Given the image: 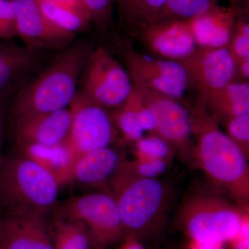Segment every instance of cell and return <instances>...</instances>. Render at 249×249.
Here are the masks:
<instances>
[{
  "instance_id": "obj_1",
  "label": "cell",
  "mask_w": 249,
  "mask_h": 249,
  "mask_svg": "<svg viewBox=\"0 0 249 249\" xmlns=\"http://www.w3.org/2000/svg\"><path fill=\"white\" fill-rule=\"evenodd\" d=\"M191 113L195 144V166L202 170L210 186L242 207L248 208V159L240 147L223 133L209 114L206 98L199 96Z\"/></svg>"
},
{
  "instance_id": "obj_2",
  "label": "cell",
  "mask_w": 249,
  "mask_h": 249,
  "mask_svg": "<svg viewBox=\"0 0 249 249\" xmlns=\"http://www.w3.org/2000/svg\"><path fill=\"white\" fill-rule=\"evenodd\" d=\"M120 212L125 237L142 242L162 235L175 204L168 183L140 176L125 160L107 183Z\"/></svg>"
},
{
  "instance_id": "obj_3",
  "label": "cell",
  "mask_w": 249,
  "mask_h": 249,
  "mask_svg": "<svg viewBox=\"0 0 249 249\" xmlns=\"http://www.w3.org/2000/svg\"><path fill=\"white\" fill-rule=\"evenodd\" d=\"M93 50L85 41L63 49L50 65L19 90L12 111L14 121L66 109L76 96L80 76Z\"/></svg>"
},
{
  "instance_id": "obj_4",
  "label": "cell",
  "mask_w": 249,
  "mask_h": 249,
  "mask_svg": "<svg viewBox=\"0 0 249 249\" xmlns=\"http://www.w3.org/2000/svg\"><path fill=\"white\" fill-rule=\"evenodd\" d=\"M59 186L49 172L14 149L0 157V216L47 219L58 207Z\"/></svg>"
},
{
  "instance_id": "obj_5",
  "label": "cell",
  "mask_w": 249,
  "mask_h": 249,
  "mask_svg": "<svg viewBox=\"0 0 249 249\" xmlns=\"http://www.w3.org/2000/svg\"><path fill=\"white\" fill-rule=\"evenodd\" d=\"M246 210L209 184H196L180 203L177 222L190 240L226 243L235 238L249 221Z\"/></svg>"
},
{
  "instance_id": "obj_6",
  "label": "cell",
  "mask_w": 249,
  "mask_h": 249,
  "mask_svg": "<svg viewBox=\"0 0 249 249\" xmlns=\"http://www.w3.org/2000/svg\"><path fill=\"white\" fill-rule=\"evenodd\" d=\"M56 210L84 224L95 249H107L125 237L119 208L109 192L70 198Z\"/></svg>"
},
{
  "instance_id": "obj_7",
  "label": "cell",
  "mask_w": 249,
  "mask_h": 249,
  "mask_svg": "<svg viewBox=\"0 0 249 249\" xmlns=\"http://www.w3.org/2000/svg\"><path fill=\"white\" fill-rule=\"evenodd\" d=\"M78 91L103 107H119L133 84L127 70L102 46L93 49L83 69Z\"/></svg>"
},
{
  "instance_id": "obj_8",
  "label": "cell",
  "mask_w": 249,
  "mask_h": 249,
  "mask_svg": "<svg viewBox=\"0 0 249 249\" xmlns=\"http://www.w3.org/2000/svg\"><path fill=\"white\" fill-rule=\"evenodd\" d=\"M70 106L71 125L64 143L68 150L71 172L75 163L85 154L109 147L115 139L116 129L106 109L78 91Z\"/></svg>"
},
{
  "instance_id": "obj_9",
  "label": "cell",
  "mask_w": 249,
  "mask_h": 249,
  "mask_svg": "<svg viewBox=\"0 0 249 249\" xmlns=\"http://www.w3.org/2000/svg\"><path fill=\"white\" fill-rule=\"evenodd\" d=\"M137 88L153 116L155 134L168 142L185 163L195 166V144L191 139L190 113L173 98L151 90Z\"/></svg>"
},
{
  "instance_id": "obj_10",
  "label": "cell",
  "mask_w": 249,
  "mask_h": 249,
  "mask_svg": "<svg viewBox=\"0 0 249 249\" xmlns=\"http://www.w3.org/2000/svg\"><path fill=\"white\" fill-rule=\"evenodd\" d=\"M124 57L126 70L134 87L175 100L184 96L191 80L179 62L150 58L130 47L124 49Z\"/></svg>"
},
{
  "instance_id": "obj_11",
  "label": "cell",
  "mask_w": 249,
  "mask_h": 249,
  "mask_svg": "<svg viewBox=\"0 0 249 249\" xmlns=\"http://www.w3.org/2000/svg\"><path fill=\"white\" fill-rule=\"evenodd\" d=\"M16 15L17 36L25 47L41 51L65 49L77 34L54 25L35 0H11Z\"/></svg>"
},
{
  "instance_id": "obj_12",
  "label": "cell",
  "mask_w": 249,
  "mask_h": 249,
  "mask_svg": "<svg viewBox=\"0 0 249 249\" xmlns=\"http://www.w3.org/2000/svg\"><path fill=\"white\" fill-rule=\"evenodd\" d=\"M191 83H194L206 96L232 82L237 75V62L229 47L201 48L180 60Z\"/></svg>"
},
{
  "instance_id": "obj_13",
  "label": "cell",
  "mask_w": 249,
  "mask_h": 249,
  "mask_svg": "<svg viewBox=\"0 0 249 249\" xmlns=\"http://www.w3.org/2000/svg\"><path fill=\"white\" fill-rule=\"evenodd\" d=\"M142 40L154 53L175 61L188 58L196 50L188 19L160 18L142 26Z\"/></svg>"
},
{
  "instance_id": "obj_14",
  "label": "cell",
  "mask_w": 249,
  "mask_h": 249,
  "mask_svg": "<svg viewBox=\"0 0 249 249\" xmlns=\"http://www.w3.org/2000/svg\"><path fill=\"white\" fill-rule=\"evenodd\" d=\"M71 121L70 109L14 120L15 146L21 145L53 146L64 143L70 132Z\"/></svg>"
},
{
  "instance_id": "obj_15",
  "label": "cell",
  "mask_w": 249,
  "mask_h": 249,
  "mask_svg": "<svg viewBox=\"0 0 249 249\" xmlns=\"http://www.w3.org/2000/svg\"><path fill=\"white\" fill-rule=\"evenodd\" d=\"M47 220L34 214L0 216V249H55Z\"/></svg>"
},
{
  "instance_id": "obj_16",
  "label": "cell",
  "mask_w": 249,
  "mask_h": 249,
  "mask_svg": "<svg viewBox=\"0 0 249 249\" xmlns=\"http://www.w3.org/2000/svg\"><path fill=\"white\" fill-rule=\"evenodd\" d=\"M124 161L119 152L109 147L88 152L73 165L69 182L89 186L107 184Z\"/></svg>"
},
{
  "instance_id": "obj_17",
  "label": "cell",
  "mask_w": 249,
  "mask_h": 249,
  "mask_svg": "<svg viewBox=\"0 0 249 249\" xmlns=\"http://www.w3.org/2000/svg\"><path fill=\"white\" fill-rule=\"evenodd\" d=\"M235 18L232 10L217 5L201 16L188 19L196 45L201 48L226 47L231 39Z\"/></svg>"
},
{
  "instance_id": "obj_18",
  "label": "cell",
  "mask_w": 249,
  "mask_h": 249,
  "mask_svg": "<svg viewBox=\"0 0 249 249\" xmlns=\"http://www.w3.org/2000/svg\"><path fill=\"white\" fill-rule=\"evenodd\" d=\"M206 107L214 120L225 125L237 116L249 114L248 82H231L206 96Z\"/></svg>"
},
{
  "instance_id": "obj_19",
  "label": "cell",
  "mask_w": 249,
  "mask_h": 249,
  "mask_svg": "<svg viewBox=\"0 0 249 249\" xmlns=\"http://www.w3.org/2000/svg\"><path fill=\"white\" fill-rule=\"evenodd\" d=\"M15 150L49 172L59 186L68 183L71 175L70 156L65 143L53 146L21 145Z\"/></svg>"
},
{
  "instance_id": "obj_20",
  "label": "cell",
  "mask_w": 249,
  "mask_h": 249,
  "mask_svg": "<svg viewBox=\"0 0 249 249\" xmlns=\"http://www.w3.org/2000/svg\"><path fill=\"white\" fill-rule=\"evenodd\" d=\"M47 223L54 249H89L90 241L88 230L80 221L55 210Z\"/></svg>"
},
{
  "instance_id": "obj_21",
  "label": "cell",
  "mask_w": 249,
  "mask_h": 249,
  "mask_svg": "<svg viewBox=\"0 0 249 249\" xmlns=\"http://www.w3.org/2000/svg\"><path fill=\"white\" fill-rule=\"evenodd\" d=\"M168 0H115L122 20L128 26L145 25L162 18Z\"/></svg>"
},
{
  "instance_id": "obj_22",
  "label": "cell",
  "mask_w": 249,
  "mask_h": 249,
  "mask_svg": "<svg viewBox=\"0 0 249 249\" xmlns=\"http://www.w3.org/2000/svg\"><path fill=\"white\" fill-rule=\"evenodd\" d=\"M36 2L44 16L54 25L63 30L77 34L91 24L85 14L75 10L53 3Z\"/></svg>"
},
{
  "instance_id": "obj_23",
  "label": "cell",
  "mask_w": 249,
  "mask_h": 249,
  "mask_svg": "<svg viewBox=\"0 0 249 249\" xmlns=\"http://www.w3.org/2000/svg\"><path fill=\"white\" fill-rule=\"evenodd\" d=\"M112 120L124 139L128 142H135L143 137L144 131L141 127L136 106L134 85L129 97L114 113Z\"/></svg>"
},
{
  "instance_id": "obj_24",
  "label": "cell",
  "mask_w": 249,
  "mask_h": 249,
  "mask_svg": "<svg viewBox=\"0 0 249 249\" xmlns=\"http://www.w3.org/2000/svg\"><path fill=\"white\" fill-rule=\"evenodd\" d=\"M134 142L137 157L163 160L168 163L173 158V147L157 134L142 137Z\"/></svg>"
},
{
  "instance_id": "obj_25",
  "label": "cell",
  "mask_w": 249,
  "mask_h": 249,
  "mask_svg": "<svg viewBox=\"0 0 249 249\" xmlns=\"http://www.w3.org/2000/svg\"><path fill=\"white\" fill-rule=\"evenodd\" d=\"M227 134L235 142L249 160V114L237 116L225 124Z\"/></svg>"
},
{
  "instance_id": "obj_26",
  "label": "cell",
  "mask_w": 249,
  "mask_h": 249,
  "mask_svg": "<svg viewBox=\"0 0 249 249\" xmlns=\"http://www.w3.org/2000/svg\"><path fill=\"white\" fill-rule=\"evenodd\" d=\"M91 24L102 28L110 20L115 0H80Z\"/></svg>"
},
{
  "instance_id": "obj_27",
  "label": "cell",
  "mask_w": 249,
  "mask_h": 249,
  "mask_svg": "<svg viewBox=\"0 0 249 249\" xmlns=\"http://www.w3.org/2000/svg\"><path fill=\"white\" fill-rule=\"evenodd\" d=\"M131 167L136 173L145 178H157L164 173L169 163L165 160L137 157L136 160L129 162Z\"/></svg>"
},
{
  "instance_id": "obj_28",
  "label": "cell",
  "mask_w": 249,
  "mask_h": 249,
  "mask_svg": "<svg viewBox=\"0 0 249 249\" xmlns=\"http://www.w3.org/2000/svg\"><path fill=\"white\" fill-rule=\"evenodd\" d=\"M17 35L16 15L12 1L0 0V36Z\"/></svg>"
},
{
  "instance_id": "obj_29",
  "label": "cell",
  "mask_w": 249,
  "mask_h": 249,
  "mask_svg": "<svg viewBox=\"0 0 249 249\" xmlns=\"http://www.w3.org/2000/svg\"><path fill=\"white\" fill-rule=\"evenodd\" d=\"M229 47L237 62L249 58V37L235 31Z\"/></svg>"
},
{
  "instance_id": "obj_30",
  "label": "cell",
  "mask_w": 249,
  "mask_h": 249,
  "mask_svg": "<svg viewBox=\"0 0 249 249\" xmlns=\"http://www.w3.org/2000/svg\"><path fill=\"white\" fill-rule=\"evenodd\" d=\"M35 1H37V2L53 3V4L70 8V9L75 10V11L85 14L88 17L80 0H35Z\"/></svg>"
},
{
  "instance_id": "obj_31",
  "label": "cell",
  "mask_w": 249,
  "mask_h": 249,
  "mask_svg": "<svg viewBox=\"0 0 249 249\" xmlns=\"http://www.w3.org/2000/svg\"><path fill=\"white\" fill-rule=\"evenodd\" d=\"M226 243L208 244L190 240L186 249H226Z\"/></svg>"
},
{
  "instance_id": "obj_32",
  "label": "cell",
  "mask_w": 249,
  "mask_h": 249,
  "mask_svg": "<svg viewBox=\"0 0 249 249\" xmlns=\"http://www.w3.org/2000/svg\"><path fill=\"white\" fill-rule=\"evenodd\" d=\"M124 240L119 249H145L142 244L133 237H125Z\"/></svg>"
},
{
  "instance_id": "obj_33",
  "label": "cell",
  "mask_w": 249,
  "mask_h": 249,
  "mask_svg": "<svg viewBox=\"0 0 249 249\" xmlns=\"http://www.w3.org/2000/svg\"><path fill=\"white\" fill-rule=\"evenodd\" d=\"M237 73L245 80L249 78V58L237 62Z\"/></svg>"
},
{
  "instance_id": "obj_34",
  "label": "cell",
  "mask_w": 249,
  "mask_h": 249,
  "mask_svg": "<svg viewBox=\"0 0 249 249\" xmlns=\"http://www.w3.org/2000/svg\"><path fill=\"white\" fill-rule=\"evenodd\" d=\"M1 115L0 114V145H1Z\"/></svg>"
}]
</instances>
